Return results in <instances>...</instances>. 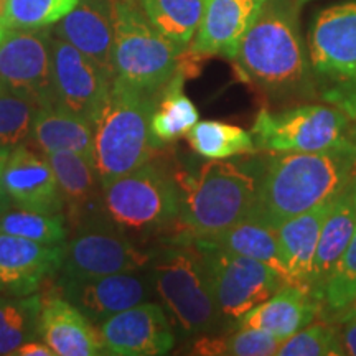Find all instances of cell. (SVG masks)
I'll return each instance as SVG.
<instances>
[{"mask_svg": "<svg viewBox=\"0 0 356 356\" xmlns=\"http://www.w3.org/2000/svg\"><path fill=\"white\" fill-rule=\"evenodd\" d=\"M296 0H267L236 51V70L275 104L318 99Z\"/></svg>", "mask_w": 356, "mask_h": 356, "instance_id": "1", "label": "cell"}, {"mask_svg": "<svg viewBox=\"0 0 356 356\" xmlns=\"http://www.w3.org/2000/svg\"><path fill=\"white\" fill-rule=\"evenodd\" d=\"M356 181V144L266 157L252 215L273 225L332 202Z\"/></svg>", "mask_w": 356, "mask_h": 356, "instance_id": "2", "label": "cell"}, {"mask_svg": "<svg viewBox=\"0 0 356 356\" xmlns=\"http://www.w3.org/2000/svg\"><path fill=\"white\" fill-rule=\"evenodd\" d=\"M266 157L210 160L177 173L181 203L178 233L204 238L252 215Z\"/></svg>", "mask_w": 356, "mask_h": 356, "instance_id": "3", "label": "cell"}, {"mask_svg": "<svg viewBox=\"0 0 356 356\" xmlns=\"http://www.w3.org/2000/svg\"><path fill=\"white\" fill-rule=\"evenodd\" d=\"M147 273L154 296L178 332L198 338L226 328L203 254L191 236L178 233L167 238L152 251Z\"/></svg>", "mask_w": 356, "mask_h": 356, "instance_id": "4", "label": "cell"}, {"mask_svg": "<svg viewBox=\"0 0 356 356\" xmlns=\"http://www.w3.org/2000/svg\"><path fill=\"white\" fill-rule=\"evenodd\" d=\"M104 215L114 228L140 244L178 234L181 193L177 173L150 159L136 170L102 184Z\"/></svg>", "mask_w": 356, "mask_h": 356, "instance_id": "5", "label": "cell"}, {"mask_svg": "<svg viewBox=\"0 0 356 356\" xmlns=\"http://www.w3.org/2000/svg\"><path fill=\"white\" fill-rule=\"evenodd\" d=\"M159 95L114 78L95 121V162L102 184L136 170L152 159L150 118Z\"/></svg>", "mask_w": 356, "mask_h": 356, "instance_id": "6", "label": "cell"}, {"mask_svg": "<svg viewBox=\"0 0 356 356\" xmlns=\"http://www.w3.org/2000/svg\"><path fill=\"white\" fill-rule=\"evenodd\" d=\"M114 78L159 95L181 68L186 50L159 33L139 0H113Z\"/></svg>", "mask_w": 356, "mask_h": 356, "instance_id": "7", "label": "cell"}, {"mask_svg": "<svg viewBox=\"0 0 356 356\" xmlns=\"http://www.w3.org/2000/svg\"><path fill=\"white\" fill-rule=\"evenodd\" d=\"M307 47L318 99L356 118V0L315 13Z\"/></svg>", "mask_w": 356, "mask_h": 356, "instance_id": "8", "label": "cell"}, {"mask_svg": "<svg viewBox=\"0 0 356 356\" xmlns=\"http://www.w3.org/2000/svg\"><path fill=\"white\" fill-rule=\"evenodd\" d=\"M351 119L332 104L300 102L284 109L261 108L251 136L256 152H320L348 139Z\"/></svg>", "mask_w": 356, "mask_h": 356, "instance_id": "9", "label": "cell"}, {"mask_svg": "<svg viewBox=\"0 0 356 356\" xmlns=\"http://www.w3.org/2000/svg\"><path fill=\"white\" fill-rule=\"evenodd\" d=\"M195 243L203 254L218 310L226 328H234L249 310L286 286L280 275L262 262L198 239Z\"/></svg>", "mask_w": 356, "mask_h": 356, "instance_id": "10", "label": "cell"}, {"mask_svg": "<svg viewBox=\"0 0 356 356\" xmlns=\"http://www.w3.org/2000/svg\"><path fill=\"white\" fill-rule=\"evenodd\" d=\"M63 244L58 279L96 277L144 270L152 251H145L114 228L108 220L70 233Z\"/></svg>", "mask_w": 356, "mask_h": 356, "instance_id": "11", "label": "cell"}, {"mask_svg": "<svg viewBox=\"0 0 356 356\" xmlns=\"http://www.w3.org/2000/svg\"><path fill=\"white\" fill-rule=\"evenodd\" d=\"M51 38L47 29H8L0 42V84L40 108L55 102Z\"/></svg>", "mask_w": 356, "mask_h": 356, "instance_id": "12", "label": "cell"}, {"mask_svg": "<svg viewBox=\"0 0 356 356\" xmlns=\"http://www.w3.org/2000/svg\"><path fill=\"white\" fill-rule=\"evenodd\" d=\"M51 61L53 104L95 124L114 78L55 35L51 38Z\"/></svg>", "mask_w": 356, "mask_h": 356, "instance_id": "13", "label": "cell"}, {"mask_svg": "<svg viewBox=\"0 0 356 356\" xmlns=\"http://www.w3.org/2000/svg\"><path fill=\"white\" fill-rule=\"evenodd\" d=\"M104 355L162 356L175 346V332L163 307L142 302L118 312L97 325Z\"/></svg>", "mask_w": 356, "mask_h": 356, "instance_id": "14", "label": "cell"}, {"mask_svg": "<svg viewBox=\"0 0 356 356\" xmlns=\"http://www.w3.org/2000/svg\"><path fill=\"white\" fill-rule=\"evenodd\" d=\"M55 289V293L81 310L95 325L154 297L147 269L96 277L56 279Z\"/></svg>", "mask_w": 356, "mask_h": 356, "instance_id": "15", "label": "cell"}, {"mask_svg": "<svg viewBox=\"0 0 356 356\" xmlns=\"http://www.w3.org/2000/svg\"><path fill=\"white\" fill-rule=\"evenodd\" d=\"M60 185L63 215L70 233L104 221L102 181L92 160L73 152L44 154Z\"/></svg>", "mask_w": 356, "mask_h": 356, "instance_id": "16", "label": "cell"}, {"mask_svg": "<svg viewBox=\"0 0 356 356\" xmlns=\"http://www.w3.org/2000/svg\"><path fill=\"white\" fill-rule=\"evenodd\" d=\"M3 188L12 207L40 213H63L60 185L47 155L30 145L12 150L3 170Z\"/></svg>", "mask_w": 356, "mask_h": 356, "instance_id": "17", "label": "cell"}, {"mask_svg": "<svg viewBox=\"0 0 356 356\" xmlns=\"http://www.w3.org/2000/svg\"><path fill=\"white\" fill-rule=\"evenodd\" d=\"M266 3L267 0H204L202 22L188 51L195 56L233 60Z\"/></svg>", "mask_w": 356, "mask_h": 356, "instance_id": "18", "label": "cell"}, {"mask_svg": "<svg viewBox=\"0 0 356 356\" xmlns=\"http://www.w3.org/2000/svg\"><path fill=\"white\" fill-rule=\"evenodd\" d=\"M63 246L0 233V296H30L58 274Z\"/></svg>", "mask_w": 356, "mask_h": 356, "instance_id": "19", "label": "cell"}, {"mask_svg": "<svg viewBox=\"0 0 356 356\" xmlns=\"http://www.w3.org/2000/svg\"><path fill=\"white\" fill-rule=\"evenodd\" d=\"M53 35L78 48L114 78L113 0H78L58 22Z\"/></svg>", "mask_w": 356, "mask_h": 356, "instance_id": "20", "label": "cell"}, {"mask_svg": "<svg viewBox=\"0 0 356 356\" xmlns=\"http://www.w3.org/2000/svg\"><path fill=\"white\" fill-rule=\"evenodd\" d=\"M38 337L60 356L104 355L99 328L58 293L43 297Z\"/></svg>", "mask_w": 356, "mask_h": 356, "instance_id": "21", "label": "cell"}, {"mask_svg": "<svg viewBox=\"0 0 356 356\" xmlns=\"http://www.w3.org/2000/svg\"><path fill=\"white\" fill-rule=\"evenodd\" d=\"M320 314L318 300L310 291L282 286L269 299L249 310L236 327L257 328L284 341L314 322Z\"/></svg>", "mask_w": 356, "mask_h": 356, "instance_id": "22", "label": "cell"}, {"mask_svg": "<svg viewBox=\"0 0 356 356\" xmlns=\"http://www.w3.org/2000/svg\"><path fill=\"white\" fill-rule=\"evenodd\" d=\"M332 202L322 203L300 215L289 218L275 226L280 254L286 264L292 286L312 292L315 254L325 218L332 208Z\"/></svg>", "mask_w": 356, "mask_h": 356, "instance_id": "23", "label": "cell"}, {"mask_svg": "<svg viewBox=\"0 0 356 356\" xmlns=\"http://www.w3.org/2000/svg\"><path fill=\"white\" fill-rule=\"evenodd\" d=\"M26 144L42 154L73 152L92 160L95 124L55 104L42 106L35 114Z\"/></svg>", "mask_w": 356, "mask_h": 356, "instance_id": "24", "label": "cell"}, {"mask_svg": "<svg viewBox=\"0 0 356 356\" xmlns=\"http://www.w3.org/2000/svg\"><path fill=\"white\" fill-rule=\"evenodd\" d=\"M195 239L262 262L270 267L274 273H277L280 279L286 282V286H292L286 264L282 261V254H280L275 228L261 218L249 215L220 233Z\"/></svg>", "mask_w": 356, "mask_h": 356, "instance_id": "25", "label": "cell"}, {"mask_svg": "<svg viewBox=\"0 0 356 356\" xmlns=\"http://www.w3.org/2000/svg\"><path fill=\"white\" fill-rule=\"evenodd\" d=\"M351 186L341 191L333 200L330 211L323 221L317 254H315L314 279H312V293L314 296L323 286L337 261L348 248L356 233V202Z\"/></svg>", "mask_w": 356, "mask_h": 356, "instance_id": "26", "label": "cell"}, {"mask_svg": "<svg viewBox=\"0 0 356 356\" xmlns=\"http://www.w3.org/2000/svg\"><path fill=\"white\" fill-rule=\"evenodd\" d=\"M185 71H180L160 89L150 118V136L155 149L170 144L191 131L200 121V113L193 101L184 92Z\"/></svg>", "mask_w": 356, "mask_h": 356, "instance_id": "27", "label": "cell"}, {"mask_svg": "<svg viewBox=\"0 0 356 356\" xmlns=\"http://www.w3.org/2000/svg\"><path fill=\"white\" fill-rule=\"evenodd\" d=\"M159 33L188 51L203 17L204 0H139Z\"/></svg>", "mask_w": 356, "mask_h": 356, "instance_id": "28", "label": "cell"}, {"mask_svg": "<svg viewBox=\"0 0 356 356\" xmlns=\"http://www.w3.org/2000/svg\"><path fill=\"white\" fill-rule=\"evenodd\" d=\"M43 296H0V355H12L25 341L38 338Z\"/></svg>", "mask_w": 356, "mask_h": 356, "instance_id": "29", "label": "cell"}, {"mask_svg": "<svg viewBox=\"0 0 356 356\" xmlns=\"http://www.w3.org/2000/svg\"><path fill=\"white\" fill-rule=\"evenodd\" d=\"M193 152L210 160H226L236 155L254 154L251 132L220 121H198L186 134Z\"/></svg>", "mask_w": 356, "mask_h": 356, "instance_id": "30", "label": "cell"}, {"mask_svg": "<svg viewBox=\"0 0 356 356\" xmlns=\"http://www.w3.org/2000/svg\"><path fill=\"white\" fill-rule=\"evenodd\" d=\"M0 233L48 246H63L70 238V226L63 213H40L8 207L0 215Z\"/></svg>", "mask_w": 356, "mask_h": 356, "instance_id": "31", "label": "cell"}, {"mask_svg": "<svg viewBox=\"0 0 356 356\" xmlns=\"http://www.w3.org/2000/svg\"><path fill=\"white\" fill-rule=\"evenodd\" d=\"M282 341L251 327H234L228 335H203L195 338L191 353L211 356H277Z\"/></svg>", "mask_w": 356, "mask_h": 356, "instance_id": "32", "label": "cell"}, {"mask_svg": "<svg viewBox=\"0 0 356 356\" xmlns=\"http://www.w3.org/2000/svg\"><path fill=\"white\" fill-rule=\"evenodd\" d=\"M314 297L320 304L322 318L332 317L356 297V233Z\"/></svg>", "mask_w": 356, "mask_h": 356, "instance_id": "33", "label": "cell"}, {"mask_svg": "<svg viewBox=\"0 0 356 356\" xmlns=\"http://www.w3.org/2000/svg\"><path fill=\"white\" fill-rule=\"evenodd\" d=\"M38 104L0 84V150L12 152L29 142Z\"/></svg>", "mask_w": 356, "mask_h": 356, "instance_id": "34", "label": "cell"}, {"mask_svg": "<svg viewBox=\"0 0 356 356\" xmlns=\"http://www.w3.org/2000/svg\"><path fill=\"white\" fill-rule=\"evenodd\" d=\"M277 356H345L340 328L328 320L310 322L280 343Z\"/></svg>", "mask_w": 356, "mask_h": 356, "instance_id": "35", "label": "cell"}, {"mask_svg": "<svg viewBox=\"0 0 356 356\" xmlns=\"http://www.w3.org/2000/svg\"><path fill=\"white\" fill-rule=\"evenodd\" d=\"M78 0H7V29L33 30L56 25L76 7Z\"/></svg>", "mask_w": 356, "mask_h": 356, "instance_id": "36", "label": "cell"}, {"mask_svg": "<svg viewBox=\"0 0 356 356\" xmlns=\"http://www.w3.org/2000/svg\"><path fill=\"white\" fill-rule=\"evenodd\" d=\"M12 355L13 356H55V351L44 343L43 340L38 341V338H35V340L25 341L24 345H20Z\"/></svg>", "mask_w": 356, "mask_h": 356, "instance_id": "37", "label": "cell"}, {"mask_svg": "<svg viewBox=\"0 0 356 356\" xmlns=\"http://www.w3.org/2000/svg\"><path fill=\"white\" fill-rule=\"evenodd\" d=\"M340 328V338L343 343L345 355L356 356V322H346L338 325Z\"/></svg>", "mask_w": 356, "mask_h": 356, "instance_id": "38", "label": "cell"}, {"mask_svg": "<svg viewBox=\"0 0 356 356\" xmlns=\"http://www.w3.org/2000/svg\"><path fill=\"white\" fill-rule=\"evenodd\" d=\"M325 320H328V322H333L337 325H341L346 322H356V297L350 302L348 305H345L343 309H340L337 314H333L332 317H328Z\"/></svg>", "mask_w": 356, "mask_h": 356, "instance_id": "39", "label": "cell"}, {"mask_svg": "<svg viewBox=\"0 0 356 356\" xmlns=\"http://www.w3.org/2000/svg\"><path fill=\"white\" fill-rule=\"evenodd\" d=\"M8 155H10L8 150H0V202H8L6 188H3V170H6Z\"/></svg>", "mask_w": 356, "mask_h": 356, "instance_id": "40", "label": "cell"}, {"mask_svg": "<svg viewBox=\"0 0 356 356\" xmlns=\"http://www.w3.org/2000/svg\"><path fill=\"white\" fill-rule=\"evenodd\" d=\"M346 137H348V139L353 142V144H356V118L350 122V127H348V132H346Z\"/></svg>", "mask_w": 356, "mask_h": 356, "instance_id": "41", "label": "cell"}, {"mask_svg": "<svg viewBox=\"0 0 356 356\" xmlns=\"http://www.w3.org/2000/svg\"><path fill=\"white\" fill-rule=\"evenodd\" d=\"M6 10H7V0H0V24L6 25Z\"/></svg>", "mask_w": 356, "mask_h": 356, "instance_id": "42", "label": "cell"}, {"mask_svg": "<svg viewBox=\"0 0 356 356\" xmlns=\"http://www.w3.org/2000/svg\"><path fill=\"white\" fill-rule=\"evenodd\" d=\"M8 207H10V202H0V215H2Z\"/></svg>", "mask_w": 356, "mask_h": 356, "instance_id": "43", "label": "cell"}, {"mask_svg": "<svg viewBox=\"0 0 356 356\" xmlns=\"http://www.w3.org/2000/svg\"><path fill=\"white\" fill-rule=\"evenodd\" d=\"M7 26L6 25H3V24H0V42H2V38H3V35H6L7 33Z\"/></svg>", "mask_w": 356, "mask_h": 356, "instance_id": "44", "label": "cell"}, {"mask_svg": "<svg viewBox=\"0 0 356 356\" xmlns=\"http://www.w3.org/2000/svg\"><path fill=\"white\" fill-rule=\"evenodd\" d=\"M297 3H299V6H304V3H307V2H310V0H296Z\"/></svg>", "mask_w": 356, "mask_h": 356, "instance_id": "45", "label": "cell"}, {"mask_svg": "<svg viewBox=\"0 0 356 356\" xmlns=\"http://www.w3.org/2000/svg\"><path fill=\"white\" fill-rule=\"evenodd\" d=\"M351 190H353V197H355V202H356V181L353 184V186H351Z\"/></svg>", "mask_w": 356, "mask_h": 356, "instance_id": "46", "label": "cell"}]
</instances>
